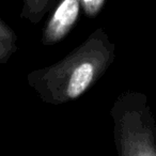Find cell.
Returning <instances> with one entry per match:
<instances>
[{
  "label": "cell",
  "mask_w": 156,
  "mask_h": 156,
  "mask_svg": "<svg viewBox=\"0 0 156 156\" xmlns=\"http://www.w3.org/2000/svg\"><path fill=\"white\" fill-rule=\"evenodd\" d=\"M106 0H81V11L88 18H95L103 10Z\"/></svg>",
  "instance_id": "cell-5"
},
{
  "label": "cell",
  "mask_w": 156,
  "mask_h": 156,
  "mask_svg": "<svg viewBox=\"0 0 156 156\" xmlns=\"http://www.w3.org/2000/svg\"><path fill=\"white\" fill-rule=\"evenodd\" d=\"M115 46L104 29L96 28L64 58L31 71L27 83L44 103L63 105L85 94L111 64Z\"/></svg>",
  "instance_id": "cell-1"
},
{
  "label": "cell",
  "mask_w": 156,
  "mask_h": 156,
  "mask_svg": "<svg viewBox=\"0 0 156 156\" xmlns=\"http://www.w3.org/2000/svg\"><path fill=\"white\" fill-rule=\"evenodd\" d=\"M57 0H23L20 18L33 25L41 23L55 8Z\"/></svg>",
  "instance_id": "cell-3"
},
{
  "label": "cell",
  "mask_w": 156,
  "mask_h": 156,
  "mask_svg": "<svg viewBox=\"0 0 156 156\" xmlns=\"http://www.w3.org/2000/svg\"><path fill=\"white\" fill-rule=\"evenodd\" d=\"M17 34L0 17V65L5 64L17 51Z\"/></svg>",
  "instance_id": "cell-4"
},
{
  "label": "cell",
  "mask_w": 156,
  "mask_h": 156,
  "mask_svg": "<svg viewBox=\"0 0 156 156\" xmlns=\"http://www.w3.org/2000/svg\"><path fill=\"white\" fill-rule=\"evenodd\" d=\"M80 12L81 0H57L42 31V44L51 46L64 40L77 25Z\"/></svg>",
  "instance_id": "cell-2"
}]
</instances>
